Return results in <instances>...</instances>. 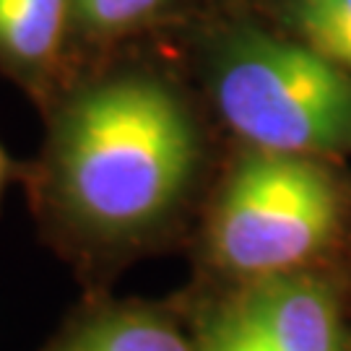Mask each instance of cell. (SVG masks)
<instances>
[{
    "instance_id": "4",
    "label": "cell",
    "mask_w": 351,
    "mask_h": 351,
    "mask_svg": "<svg viewBox=\"0 0 351 351\" xmlns=\"http://www.w3.org/2000/svg\"><path fill=\"white\" fill-rule=\"evenodd\" d=\"M195 351H351V302L336 268L229 284L193 326Z\"/></svg>"
},
{
    "instance_id": "2",
    "label": "cell",
    "mask_w": 351,
    "mask_h": 351,
    "mask_svg": "<svg viewBox=\"0 0 351 351\" xmlns=\"http://www.w3.org/2000/svg\"><path fill=\"white\" fill-rule=\"evenodd\" d=\"M201 247L226 287L330 271L351 252V177L328 159L245 146L208 201Z\"/></svg>"
},
{
    "instance_id": "1",
    "label": "cell",
    "mask_w": 351,
    "mask_h": 351,
    "mask_svg": "<svg viewBox=\"0 0 351 351\" xmlns=\"http://www.w3.org/2000/svg\"><path fill=\"white\" fill-rule=\"evenodd\" d=\"M201 164V133L177 88L151 73H114L65 101L37 203L65 247L123 261L182 224Z\"/></svg>"
},
{
    "instance_id": "3",
    "label": "cell",
    "mask_w": 351,
    "mask_h": 351,
    "mask_svg": "<svg viewBox=\"0 0 351 351\" xmlns=\"http://www.w3.org/2000/svg\"><path fill=\"white\" fill-rule=\"evenodd\" d=\"M208 88L245 146L351 159V75L291 34L226 29L208 52Z\"/></svg>"
},
{
    "instance_id": "5",
    "label": "cell",
    "mask_w": 351,
    "mask_h": 351,
    "mask_svg": "<svg viewBox=\"0 0 351 351\" xmlns=\"http://www.w3.org/2000/svg\"><path fill=\"white\" fill-rule=\"evenodd\" d=\"M50 351H195V339L164 307L101 302L78 315Z\"/></svg>"
},
{
    "instance_id": "8",
    "label": "cell",
    "mask_w": 351,
    "mask_h": 351,
    "mask_svg": "<svg viewBox=\"0 0 351 351\" xmlns=\"http://www.w3.org/2000/svg\"><path fill=\"white\" fill-rule=\"evenodd\" d=\"M167 0H71L73 21L91 37H117L154 19Z\"/></svg>"
},
{
    "instance_id": "7",
    "label": "cell",
    "mask_w": 351,
    "mask_h": 351,
    "mask_svg": "<svg viewBox=\"0 0 351 351\" xmlns=\"http://www.w3.org/2000/svg\"><path fill=\"white\" fill-rule=\"evenodd\" d=\"M278 16L287 34L351 75V0H281Z\"/></svg>"
},
{
    "instance_id": "9",
    "label": "cell",
    "mask_w": 351,
    "mask_h": 351,
    "mask_svg": "<svg viewBox=\"0 0 351 351\" xmlns=\"http://www.w3.org/2000/svg\"><path fill=\"white\" fill-rule=\"evenodd\" d=\"M8 180H11V162H8L5 151H3V146H0V198H3V193H5Z\"/></svg>"
},
{
    "instance_id": "10",
    "label": "cell",
    "mask_w": 351,
    "mask_h": 351,
    "mask_svg": "<svg viewBox=\"0 0 351 351\" xmlns=\"http://www.w3.org/2000/svg\"><path fill=\"white\" fill-rule=\"evenodd\" d=\"M346 289H349V302H351V276L346 278Z\"/></svg>"
},
{
    "instance_id": "6",
    "label": "cell",
    "mask_w": 351,
    "mask_h": 351,
    "mask_svg": "<svg viewBox=\"0 0 351 351\" xmlns=\"http://www.w3.org/2000/svg\"><path fill=\"white\" fill-rule=\"evenodd\" d=\"M71 0H0V60L19 73H42L63 47Z\"/></svg>"
}]
</instances>
